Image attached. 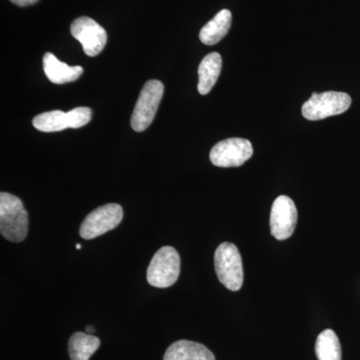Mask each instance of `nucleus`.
I'll return each instance as SVG.
<instances>
[{"label":"nucleus","mask_w":360,"mask_h":360,"mask_svg":"<svg viewBox=\"0 0 360 360\" xmlns=\"http://www.w3.org/2000/svg\"><path fill=\"white\" fill-rule=\"evenodd\" d=\"M44 70L46 77L56 84L75 82L84 73L82 66H70L61 63L51 52L44 54Z\"/></svg>","instance_id":"9d476101"},{"label":"nucleus","mask_w":360,"mask_h":360,"mask_svg":"<svg viewBox=\"0 0 360 360\" xmlns=\"http://www.w3.org/2000/svg\"><path fill=\"white\" fill-rule=\"evenodd\" d=\"M222 68V58L217 52L207 54L198 68V91L201 96L210 94L219 79Z\"/></svg>","instance_id":"f8f14e48"},{"label":"nucleus","mask_w":360,"mask_h":360,"mask_svg":"<svg viewBox=\"0 0 360 360\" xmlns=\"http://www.w3.org/2000/svg\"><path fill=\"white\" fill-rule=\"evenodd\" d=\"M32 124L35 129L42 132H56L70 129L68 112L61 110L40 113L33 118Z\"/></svg>","instance_id":"dca6fc26"},{"label":"nucleus","mask_w":360,"mask_h":360,"mask_svg":"<svg viewBox=\"0 0 360 360\" xmlns=\"http://www.w3.org/2000/svg\"><path fill=\"white\" fill-rule=\"evenodd\" d=\"M315 354L319 360H341L340 341L333 329H326L317 336Z\"/></svg>","instance_id":"2eb2a0df"},{"label":"nucleus","mask_w":360,"mask_h":360,"mask_svg":"<svg viewBox=\"0 0 360 360\" xmlns=\"http://www.w3.org/2000/svg\"><path fill=\"white\" fill-rule=\"evenodd\" d=\"M165 94V85L160 80H149L144 84L131 116V127L134 131L148 129L155 120L161 99Z\"/></svg>","instance_id":"20e7f679"},{"label":"nucleus","mask_w":360,"mask_h":360,"mask_svg":"<svg viewBox=\"0 0 360 360\" xmlns=\"http://www.w3.org/2000/svg\"><path fill=\"white\" fill-rule=\"evenodd\" d=\"M122 219V207L117 203L99 206L82 221L79 229L80 236L86 240L98 238L116 229Z\"/></svg>","instance_id":"423d86ee"},{"label":"nucleus","mask_w":360,"mask_h":360,"mask_svg":"<svg viewBox=\"0 0 360 360\" xmlns=\"http://www.w3.org/2000/svg\"><path fill=\"white\" fill-rule=\"evenodd\" d=\"M253 155L250 141L245 139H227L215 144L210 151V161L215 167H238Z\"/></svg>","instance_id":"0eeeda50"},{"label":"nucleus","mask_w":360,"mask_h":360,"mask_svg":"<svg viewBox=\"0 0 360 360\" xmlns=\"http://www.w3.org/2000/svg\"><path fill=\"white\" fill-rule=\"evenodd\" d=\"M39 1V0H11V2H13L15 6L21 7L33 6V4H35Z\"/></svg>","instance_id":"a211bd4d"},{"label":"nucleus","mask_w":360,"mask_h":360,"mask_svg":"<svg viewBox=\"0 0 360 360\" xmlns=\"http://www.w3.org/2000/svg\"><path fill=\"white\" fill-rule=\"evenodd\" d=\"M75 248H77V250H82V245H79V243H77V245H75Z\"/></svg>","instance_id":"aec40b11"},{"label":"nucleus","mask_w":360,"mask_h":360,"mask_svg":"<svg viewBox=\"0 0 360 360\" xmlns=\"http://www.w3.org/2000/svg\"><path fill=\"white\" fill-rule=\"evenodd\" d=\"M180 274V257L172 246H163L151 259L148 269V283L156 288L174 285Z\"/></svg>","instance_id":"7ed1b4c3"},{"label":"nucleus","mask_w":360,"mask_h":360,"mask_svg":"<svg viewBox=\"0 0 360 360\" xmlns=\"http://www.w3.org/2000/svg\"><path fill=\"white\" fill-rule=\"evenodd\" d=\"M92 110L89 108H73L68 112L70 129H80L91 120Z\"/></svg>","instance_id":"f3484780"},{"label":"nucleus","mask_w":360,"mask_h":360,"mask_svg":"<svg viewBox=\"0 0 360 360\" xmlns=\"http://www.w3.org/2000/svg\"><path fill=\"white\" fill-rule=\"evenodd\" d=\"M297 210L288 196L281 195L274 200L270 213V231L278 240H285L292 236L297 224Z\"/></svg>","instance_id":"1a4fd4ad"},{"label":"nucleus","mask_w":360,"mask_h":360,"mask_svg":"<svg viewBox=\"0 0 360 360\" xmlns=\"http://www.w3.org/2000/svg\"><path fill=\"white\" fill-rule=\"evenodd\" d=\"M214 267L222 285L231 291L240 290L243 284V258L233 243H224L217 248Z\"/></svg>","instance_id":"f03ea898"},{"label":"nucleus","mask_w":360,"mask_h":360,"mask_svg":"<svg viewBox=\"0 0 360 360\" xmlns=\"http://www.w3.org/2000/svg\"><path fill=\"white\" fill-rule=\"evenodd\" d=\"M71 35L82 45L85 54L91 58L98 56L108 42V33L92 18L82 16L70 26Z\"/></svg>","instance_id":"6e6552de"},{"label":"nucleus","mask_w":360,"mask_h":360,"mask_svg":"<svg viewBox=\"0 0 360 360\" xmlns=\"http://www.w3.org/2000/svg\"><path fill=\"white\" fill-rule=\"evenodd\" d=\"M163 360H215L214 354L201 343L179 340L165 352Z\"/></svg>","instance_id":"9b49d317"},{"label":"nucleus","mask_w":360,"mask_h":360,"mask_svg":"<svg viewBox=\"0 0 360 360\" xmlns=\"http://www.w3.org/2000/svg\"><path fill=\"white\" fill-rule=\"evenodd\" d=\"M101 347V340L84 333H75L68 341V352L71 360H89Z\"/></svg>","instance_id":"4468645a"},{"label":"nucleus","mask_w":360,"mask_h":360,"mask_svg":"<svg viewBox=\"0 0 360 360\" xmlns=\"http://www.w3.org/2000/svg\"><path fill=\"white\" fill-rule=\"evenodd\" d=\"M232 15L229 9H222L210 22L200 30V39L205 45L219 44L229 33L231 26Z\"/></svg>","instance_id":"ddd939ff"},{"label":"nucleus","mask_w":360,"mask_h":360,"mask_svg":"<svg viewBox=\"0 0 360 360\" xmlns=\"http://www.w3.org/2000/svg\"><path fill=\"white\" fill-rule=\"evenodd\" d=\"M352 97L345 92H314L309 101L303 104L302 115L315 122L345 113L352 105Z\"/></svg>","instance_id":"39448f33"},{"label":"nucleus","mask_w":360,"mask_h":360,"mask_svg":"<svg viewBox=\"0 0 360 360\" xmlns=\"http://www.w3.org/2000/svg\"><path fill=\"white\" fill-rule=\"evenodd\" d=\"M94 331H96V329H94V326H86V333H89V335H92Z\"/></svg>","instance_id":"6ab92c4d"},{"label":"nucleus","mask_w":360,"mask_h":360,"mask_svg":"<svg viewBox=\"0 0 360 360\" xmlns=\"http://www.w3.org/2000/svg\"><path fill=\"white\" fill-rule=\"evenodd\" d=\"M28 213L22 201L13 194L0 193V233L11 243H21L27 236Z\"/></svg>","instance_id":"f257e3e1"}]
</instances>
